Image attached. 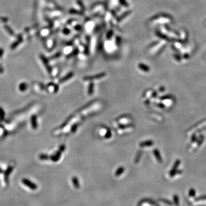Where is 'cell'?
<instances>
[{"mask_svg": "<svg viewBox=\"0 0 206 206\" xmlns=\"http://www.w3.org/2000/svg\"><path fill=\"white\" fill-rule=\"evenodd\" d=\"M105 75H106L105 73H103L98 74V75H95V76L85 77H84V80H96V79H99L103 77H104Z\"/></svg>", "mask_w": 206, "mask_h": 206, "instance_id": "cell-1", "label": "cell"}, {"mask_svg": "<svg viewBox=\"0 0 206 206\" xmlns=\"http://www.w3.org/2000/svg\"><path fill=\"white\" fill-rule=\"evenodd\" d=\"M153 144V141L152 140H148V141H145L141 142L139 144V146L140 147H146V146H152Z\"/></svg>", "mask_w": 206, "mask_h": 206, "instance_id": "cell-2", "label": "cell"}, {"mask_svg": "<svg viewBox=\"0 0 206 206\" xmlns=\"http://www.w3.org/2000/svg\"><path fill=\"white\" fill-rule=\"evenodd\" d=\"M72 183H73V184L76 188H80V184H79V181L78 180L77 178L76 177H73L72 179Z\"/></svg>", "mask_w": 206, "mask_h": 206, "instance_id": "cell-3", "label": "cell"}, {"mask_svg": "<svg viewBox=\"0 0 206 206\" xmlns=\"http://www.w3.org/2000/svg\"><path fill=\"white\" fill-rule=\"evenodd\" d=\"M124 172V168H123V167L119 168L117 169V171L115 172V176H119L121 174L123 173V172Z\"/></svg>", "mask_w": 206, "mask_h": 206, "instance_id": "cell-4", "label": "cell"}, {"mask_svg": "<svg viewBox=\"0 0 206 206\" xmlns=\"http://www.w3.org/2000/svg\"><path fill=\"white\" fill-rule=\"evenodd\" d=\"M153 153H154L155 157H156L157 160L159 161V162H162V159L161 156H160V153H159V151H158L157 149H154V150H153Z\"/></svg>", "mask_w": 206, "mask_h": 206, "instance_id": "cell-5", "label": "cell"}, {"mask_svg": "<svg viewBox=\"0 0 206 206\" xmlns=\"http://www.w3.org/2000/svg\"><path fill=\"white\" fill-rule=\"evenodd\" d=\"M93 91H94V84L93 82H91V83H90L89 87H88V94H89V95H92L93 93Z\"/></svg>", "mask_w": 206, "mask_h": 206, "instance_id": "cell-6", "label": "cell"}, {"mask_svg": "<svg viewBox=\"0 0 206 206\" xmlns=\"http://www.w3.org/2000/svg\"><path fill=\"white\" fill-rule=\"evenodd\" d=\"M24 182L25 184L27 185V186L28 185L29 187H30V188H32V189H36V185L32 183L29 182V180H24Z\"/></svg>", "mask_w": 206, "mask_h": 206, "instance_id": "cell-7", "label": "cell"}, {"mask_svg": "<svg viewBox=\"0 0 206 206\" xmlns=\"http://www.w3.org/2000/svg\"><path fill=\"white\" fill-rule=\"evenodd\" d=\"M139 68L141 69V70L145 71V72H148L149 71V68L146 65H145L143 64H140V65H139Z\"/></svg>", "mask_w": 206, "mask_h": 206, "instance_id": "cell-8", "label": "cell"}, {"mask_svg": "<svg viewBox=\"0 0 206 206\" xmlns=\"http://www.w3.org/2000/svg\"><path fill=\"white\" fill-rule=\"evenodd\" d=\"M141 155H142L141 151H139L138 152H137V156H136V157L135 158V163H138V162H139V160H140V158H141Z\"/></svg>", "mask_w": 206, "mask_h": 206, "instance_id": "cell-9", "label": "cell"}, {"mask_svg": "<svg viewBox=\"0 0 206 206\" xmlns=\"http://www.w3.org/2000/svg\"><path fill=\"white\" fill-rule=\"evenodd\" d=\"M72 76H73V74H72V73L68 74V75L67 76H66V77H64L63 79L61 80H60V82H64V81H65L68 80L70 79V78L71 77H72Z\"/></svg>", "mask_w": 206, "mask_h": 206, "instance_id": "cell-10", "label": "cell"}, {"mask_svg": "<svg viewBox=\"0 0 206 206\" xmlns=\"http://www.w3.org/2000/svg\"><path fill=\"white\" fill-rule=\"evenodd\" d=\"M111 135H112V134H111V130H108V132H107V133H106V134H105V138H107V139L110 138V137H111Z\"/></svg>", "mask_w": 206, "mask_h": 206, "instance_id": "cell-11", "label": "cell"}, {"mask_svg": "<svg viewBox=\"0 0 206 206\" xmlns=\"http://www.w3.org/2000/svg\"><path fill=\"white\" fill-rule=\"evenodd\" d=\"M77 124L73 125V126L72 127V129H71V131H72V132H75L76 131V130H77Z\"/></svg>", "mask_w": 206, "mask_h": 206, "instance_id": "cell-12", "label": "cell"}]
</instances>
